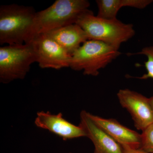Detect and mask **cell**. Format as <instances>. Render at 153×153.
Listing matches in <instances>:
<instances>
[{"mask_svg":"<svg viewBox=\"0 0 153 153\" xmlns=\"http://www.w3.org/2000/svg\"><path fill=\"white\" fill-rule=\"evenodd\" d=\"M90 5L87 0H57L47 8L36 12L27 44L39 34L76 24L79 17L89 10Z\"/></svg>","mask_w":153,"mask_h":153,"instance_id":"6da1fadb","label":"cell"},{"mask_svg":"<svg viewBox=\"0 0 153 153\" xmlns=\"http://www.w3.org/2000/svg\"><path fill=\"white\" fill-rule=\"evenodd\" d=\"M36 12L30 6L16 4L0 7V44H27Z\"/></svg>","mask_w":153,"mask_h":153,"instance_id":"7a4b0ae2","label":"cell"},{"mask_svg":"<svg viewBox=\"0 0 153 153\" xmlns=\"http://www.w3.org/2000/svg\"><path fill=\"white\" fill-rule=\"evenodd\" d=\"M76 24L83 29L88 40L101 41L118 49L135 34L133 26L117 19L106 20L94 16L90 10L82 14Z\"/></svg>","mask_w":153,"mask_h":153,"instance_id":"3957f363","label":"cell"},{"mask_svg":"<svg viewBox=\"0 0 153 153\" xmlns=\"http://www.w3.org/2000/svg\"><path fill=\"white\" fill-rule=\"evenodd\" d=\"M121 54L118 49L101 41L88 40L74 52L69 67L83 71L84 75L97 76Z\"/></svg>","mask_w":153,"mask_h":153,"instance_id":"277c9868","label":"cell"},{"mask_svg":"<svg viewBox=\"0 0 153 153\" xmlns=\"http://www.w3.org/2000/svg\"><path fill=\"white\" fill-rule=\"evenodd\" d=\"M35 62L36 56L30 44L1 47L0 82L8 84L25 79Z\"/></svg>","mask_w":153,"mask_h":153,"instance_id":"5b68a950","label":"cell"},{"mask_svg":"<svg viewBox=\"0 0 153 153\" xmlns=\"http://www.w3.org/2000/svg\"><path fill=\"white\" fill-rule=\"evenodd\" d=\"M28 44H31L41 68L57 70L69 67L71 56L46 33L35 36Z\"/></svg>","mask_w":153,"mask_h":153,"instance_id":"8992f818","label":"cell"},{"mask_svg":"<svg viewBox=\"0 0 153 153\" xmlns=\"http://www.w3.org/2000/svg\"><path fill=\"white\" fill-rule=\"evenodd\" d=\"M117 96L121 105L131 115L137 129L143 131L153 123V111L149 98L128 89H120Z\"/></svg>","mask_w":153,"mask_h":153,"instance_id":"52a82bcc","label":"cell"},{"mask_svg":"<svg viewBox=\"0 0 153 153\" xmlns=\"http://www.w3.org/2000/svg\"><path fill=\"white\" fill-rule=\"evenodd\" d=\"M35 124L37 127L49 131L64 140L86 137L80 126L66 120L61 113L53 114L49 111H39L37 113Z\"/></svg>","mask_w":153,"mask_h":153,"instance_id":"ba28073f","label":"cell"},{"mask_svg":"<svg viewBox=\"0 0 153 153\" xmlns=\"http://www.w3.org/2000/svg\"><path fill=\"white\" fill-rule=\"evenodd\" d=\"M79 125L93 143L94 153H123L121 145L116 141L91 120L88 112L82 111Z\"/></svg>","mask_w":153,"mask_h":153,"instance_id":"9c48e42d","label":"cell"},{"mask_svg":"<svg viewBox=\"0 0 153 153\" xmlns=\"http://www.w3.org/2000/svg\"><path fill=\"white\" fill-rule=\"evenodd\" d=\"M91 118L99 127L121 145L140 149L141 134L123 125L114 119H106L88 112Z\"/></svg>","mask_w":153,"mask_h":153,"instance_id":"30bf717a","label":"cell"},{"mask_svg":"<svg viewBox=\"0 0 153 153\" xmlns=\"http://www.w3.org/2000/svg\"><path fill=\"white\" fill-rule=\"evenodd\" d=\"M46 34L56 41L71 56L88 40L85 31L76 24L55 29Z\"/></svg>","mask_w":153,"mask_h":153,"instance_id":"8fae6325","label":"cell"},{"mask_svg":"<svg viewBox=\"0 0 153 153\" xmlns=\"http://www.w3.org/2000/svg\"><path fill=\"white\" fill-rule=\"evenodd\" d=\"M98 13L97 16L106 20L117 19L119 11L123 7V0H97Z\"/></svg>","mask_w":153,"mask_h":153,"instance_id":"7c38bea8","label":"cell"},{"mask_svg":"<svg viewBox=\"0 0 153 153\" xmlns=\"http://www.w3.org/2000/svg\"><path fill=\"white\" fill-rule=\"evenodd\" d=\"M137 55H145L147 57V60L144 63L146 73L137 78L141 79H153V46L145 47L139 52L127 54L129 56Z\"/></svg>","mask_w":153,"mask_h":153,"instance_id":"4fadbf2b","label":"cell"},{"mask_svg":"<svg viewBox=\"0 0 153 153\" xmlns=\"http://www.w3.org/2000/svg\"><path fill=\"white\" fill-rule=\"evenodd\" d=\"M148 153H153V123L143 131L141 134L140 149Z\"/></svg>","mask_w":153,"mask_h":153,"instance_id":"5bb4252c","label":"cell"},{"mask_svg":"<svg viewBox=\"0 0 153 153\" xmlns=\"http://www.w3.org/2000/svg\"><path fill=\"white\" fill-rule=\"evenodd\" d=\"M123 7L143 9L153 2V0H123Z\"/></svg>","mask_w":153,"mask_h":153,"instance_id":"9a60e30c","label":"cell"},{"mask_svg":"<svg viewBox=\"0 0 153 153\" xmlns=\"http://www.w3.org/2000/svg\"><path fill=\"white\" fill-rule=\"evenodd\" d=\"M121 146L123 149V153H148L140 149H133L126 145H121Z\"/></svg>","mask_w":153,"mask_h":153,"instance_id":"2e32d148","label":"cell"},{"mask_svg":"<svg viewBox=\"0 0 153 153\" xmlns=\"http://www.w3.org/2000/svg\"><path fill=\"white\" fill-rule=\"evenodd\" d=\"M150 102L153 111V96L149 98Z\"/></svg>","mask_w":153,"mask_h":153,"instance_id":"e0dca14e","label":"cell"},{"mask_svg":"<svg viewBox=\"0 0 153 153\" xmlns=\"http://www.w3.org/2000/svg\"><path fill=\"white\" fill-rule=\"evenodd\" d=\"M71 153V152H68V153Z\"/></svg>","mask_w":153,"mask_h":153,"instance_id":"ac0fdd59","label":"cell"}]
</instances>
